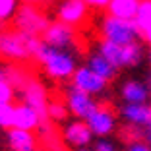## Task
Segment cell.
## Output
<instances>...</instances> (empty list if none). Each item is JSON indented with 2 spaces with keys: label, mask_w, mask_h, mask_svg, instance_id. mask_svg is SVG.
Wrapping results in <instances>:
<instances>
[{
  "label": "cell",
  "mask_w": 151,
  "mask_h": 151,
  "mask_svg": "<svg viewBox=\"0 0 151 151\" xmlns=\"http://www.w3.org/2000/svg\"><path fill=\"white\" fill-rule=\"evenodd\" d=\"M68 107L66 103L58 101V99H52V101L49 103V109H47V118L52 120V122H62V120L68 118Z\"/></svg>",
  "instance_id": "23"
},
{
  "label": "cell",
  "mask_w": 151,
  "mask_h": 151,
  "mask_svg": "<svg viewBox=\"0 0 151 151\" xmlns=\"http://www.w3.org/2000/svg\"><path fill=\"white\" fill-rule=\"evenodd\" d=\"M142 37H143V41H145L147 45H151V27L147 29V31H143V33H142Z\"/></svg>",
  "instance_id": "30"
},
{
  "label": "cell",
  "mask_w": 151,
  "mask_h": 151,
  "mask_svg": "<svg viewBox=\"0 0 151 151\" xmlns=\"http://www.w3.org/2000/svg\"><path fill=\"white\" fill-rule=\"evenodd\" d=\"M50 22L47 14L33 4H22L14 18V29L29 37H43L45 31L49 29Z\"/></svg>",
  "instance_id": "4"
},
{
  "label": "cell",
  "mask_w": 151,
  "mask_h": 151,
  "mask_svg": "<svg viewBox=\"0 0 151 151\" xmlns=\"http://www.w3.org/2000/svg\"><path fill=\"white\" fill-rule=\"evenodd\" d=\"M142 139L147 145H151V124L145 126V128H142Z\"/></svg>",
  "instance_id": "29"
},
{
  "label": "cell",
  "mask_w": 151,
  "mask_h": 151,
  "mask_svg": "<svg viewBox=\"0 0 151 151\" xmlns=\"http://www.w3.org/2000/svg\"><path fill=\"white\" fill-rule=\"evenodd\" d=\"M83 2L89 6V8H95V10H105V8H109V2H111V0H83Z\"/></svg>",
  "instance_id": "28"
},
{
  "label": "cell",
  "mask_w": 151,
  "mask_h": 151,
  "mask_svg": "<svg viewBox=\"0 0 151 151\" xmlns=\"http://www.w3.org/2000/svg\"><path fill=\"white\" fill-rule=\"evenodd\" d=\"M99 31L105 41H111L114 45H132L138 43V39L142 37V31L134 19H120L109 14L101 19Z\"/></svg>",
  "instance_id": "2"
},
{
  "label": "cell",
  "mask_w": 151,
  "mask_h": 151,
  "mask_svg": "<svg viewBox=\"0 0 151 151\" xmlns=\"http://www.w3.org/2000/svg\"><path fill=\"white\" fill-rule=\"evenodd\" d=\"M76 151H95V149L89 145V147H81V149H76Z\"/></svg>",
  "instance_id": "32"
},
{
  "label": "cell",
  "mask_w": 151,
  "mask_h": 151,
  "mask_svg": "<svg viewBox=\"0 0 151 151\" xmlns=\"http://www.w3.org/2000/svg\"><path fill=\"white\" fill-rule=\"evenodd\" d=\"M143 47L138 43H132V45H122V68H132V66H138L139 62L143 60Z\"/></svg>",
  "instance_id": "19"
},
{
  "label": "cell",
  "mask_w": 151,
  "mask_h": 151,
  "mask_svg": "<svg viewBox=\"0 0 151 151\" xmlns=\"http://www.w3.org/2000/svg\"><path fill=\"white\" fill-rule=\"evenodd\" d=\"M6 139H8V145L12 151H37V139L33 132L12 128L6 134Z\"/></svg>",
  "instance_id": "15"
},
{
  "label": "cell",
  "mask_w": 151,
  "mask_h": 151,
  "mask_svg": "<svg viewBox=\"0 0 151 151\" xmlns=\"http://www.w3.org/2000/svg\"><path fill=\"white\" fill-rule=\"evenodd\" d=\"M126 151H151V145H147L143 139H138V142H132L126 145Z\"/></svg>",
  "instance_id": "27"
},
{
  "label": "cell",
  "mask_w": 151,
  "mask_h": 151,
  "mask_svg": "<svg viewBox=\"0 0 151 151\" xmlns=\"http://www.w3.org/2000/svg\"><path fill=\"white\" fill-rule=\"evenodd\" d=\"M41 39L52 49L70 50L76 45V27H70L56 19V22H50L49 29L45 31V35Z\"/></svg>",
  "instance_id": "7"
},
{
  "label": "cell",
  "mask_w": 151,
  "mask_h": 151,
  "mask_svg": "<svg viewBox=\"0 0 151 151\" xmlns=\"http://www.w3.org/2000/svg\"><path fill=\"white\" fill-rule=\"evenodd\" d=\"M22 97H23V103L33 107L45 120H47V109H49V97H47V89L43 87V83L33 78L27 80V83L23 85L22 89Z\"/></svg>",
  "instance_id": "11"
},
{
  "label": "cell",
  "mask_w": 151,
  "mask_h": 151,
  "mask_svg": "<svg viewBox=\"0 0 151 151\" xmlns=\"http://www.w3.org/2000/svg\"><path fill=\"white\" fill-rule=\"evenodd\" d=\"M23 4H33V6H39L43 4V2H47V0H22Z\"/></svg>",
  "instance_id": "31"
},
{
  "label": "cell",
  "mask_w": 151,
  "mask_h": 151,
  "mask_svg": "<svg viewBox=\"0 0 151 151\" xmlns=\"http://www.w3.org/2000/svg\"><path fill=\"white\" fill-rule=\"evenodd\" d=\"M147 58H149V64H151V50H149V56H147Z\"/></svg>",
  "instance_id": "34"
},
{
  "label": "cell",
  "mask_w": 151,
  "mask_h": 151,
  "mask_svg": "<svg viewBox=\"0 0 151 151\" xmlns=\"http://www.w3.org/2000/svg\"><path fill=\"white\" fill-rule=\"evenodd\" d=\"M43 122H45V118L33 107L25 105L23 101L16 105V109H14V128L33 132V130L41 128Z\"/></svg>",
  "instance_id": "12"
},
{
  "label": "cell",
  "mask_w": 151,
  "mask_h": 151,
  "mask_svg": "<svg viewBox=\"0 0 151 151\" xmlns=\"http://www.w3.org/2000/svg\"><path fill=\"white\" fill-rule=\"evenodd\" d=\"M87 126L91 128L95 138H109L112 132L116 130V114L109 105H101L99 103V107L91 112L87 120Z\"/></svg>",
  "instance_id": "6"
},
{
  "label": "cell",
  "mask_w": 151,
  "mask_h": 151,
  "mask_svg": "<svg viewBox=\"0 0 151 151\" xmlns=\"http://www.w3.org/2000/svg\"><path fill=\"white\" fill-rule=\"evenodd\" d=\"M19 2L22 0H0V25H4L8 22H14L19 6H22Z\"/></svg>",
  "instance_id": "22"
},
{
  "label": "cell",
  "mask_w": 151,
  "mask_h": 151,
  "mask_svg": "<svg viewBox=\"0 0 151 151\" xmlns=\"http://www.w3.org/2000/svg\"><path fill=\"white\" fill-rule=\"evenodd\" d=\"M93 132L91 128L87 126L85 120H72L64 126V132H62V139L68 143V145L76 147V149H81V147H89L93 143Z\"/></svg>",
  "instance_id": "10"
},
{
  "label": "cell",
  "mask_w": 151,
  "mask_h": 151,
  "mask_svg": "<svg viewBox=\"0 0 151 151\" xmlns=\"http://www.w3.org/2000/svg\"><path fill=\"white\" fill-rule=\"evenodd\" d=\"M97 52L103 54L109 62H112L116 68H122V45H114L111 41L101 39L97 43Z\"/></svg>",
  "instance_id": "18"
},
{
  "label": "cell",
  "mask_w": 151,
  "mask_h": 151,
  "mask_svg": "<svg viewBox=\"0 0 151 151\" xmlns=\"http://www.w3.org/2000/svg\"><path fill=\"white\" fill-rule=\"evenodd\" d=\"M89 18V6L83 0H62L56 8V19L70 27H80Z\"/></svg>",
  "instance_id": "8"
},
{
  "label": "cell",
  "mask_w": 151,
  "mask_h": 151,
  "mask_svg": "<svg viewBox=\"0 0 151 151\" xmlns=\"http://www.w3.org/2000/svg\"><path fill=\"white\" fill-rule=\"evenodd\" d=\"M0 58L10 62H25L31 58V37L16 29H0Z\"/></svg>",
  "instance_id": "3"
},
{
  "label": "cell",
  "mask_w": 151,
  "mask_h": 151,
  "mask_svg": "<svg viewBox=\"0 0 151 151\" xmlns=\"http://www.w3.org/2000/svg\"><path fill=\"white\" fill-rule=\"evenodd\" d=\"M35 60L41 64L43 72L49 76L50 80L62 81V80H72V76L78 70V56L72 50H60L52 49L43 41Z\"/></svg>",
  "instance_id": "1"
},
{
  "label": "cell",
  "mask_w": 151,
  "mask_h": 151,
  "mask_svg": "<svg viewBox=\"0 0 151 151\" xmlns=\"http://www.w3.org/2000/svg\"><path fill=\"white\" fill-rule=\"evenodd\" d=\"M120 136H122V139L128 142V143L138 142V139H142V128H136V126H128L126 124V128L120 132Z\"/></svg>",
  "instance_id": "25"
},
{
  "label": "cell",
  "mask_w": 151,
  "mask_h": 151,
  "mask_svg": "<svg viewBox=\"0 0 151 151\" xmlns=\"http://www.w3.org/2000/svg\"><path fill=\"white\" fill-rule=\"evenodd\" d=\"M85 66L91 68V70H93L97 76H101L105 81H112V80H114V76H116V72H118V68H116L112 62H109L103 54H99L97 50L87 54Z\"/></svg>",
  "instance_id": "16"
},
{
  "label": "cell",
  "mask_w": 151,
  "mask_h": 151,
  "mask_svg": "<svg viewBox=\"0 0 151 151\" xmlns=\"http://www.w3.org/2000/svg\"><path fill=\"white\" fill-rule=\"evenodd\" d=\"M64 103H66L70 114H74L78 120H87L91 116V112L99 107V103L95 101L93 95L74 87L72 83L64 89Z\"/></svg>",
  "instance_id": "5"
},
{
  "label": "cell",
  "mask_w": 151,
  "mask_h": 151,
  "mask_svg": "<svg viewBox=\"0 0 151 151\" xmlns=\"http://www.w3.org/2000/svg\"><path fill=\"white\" fill-rule=\"evenodd\" d=\"M93 149H95V151H118V147H116V143L111 142V139L99 138L97 142L93 143Z\"/></svg>",
  "instance_id": "26"
},
{
  "label": "cell",
  "mask_w": 151,
  "mask_h": 151,
  "mask_svg": "<svg viewBox=\"0 0 151 151\" xmlns=\"http://www.w3.org/2000/svg\"><path fill=\"white\" fill-rule=\"evenodd\" d=\"M139 8V0H111L109 2V16H114L120 19H136V14Z\"/></svg>",
  "instance_id": "17"
},
{
  "label": "cell",
  "mask_w": 151,
  "mask_h": 151,
  "mask_svg": "<svg viewBox=\"0 0 151 151\" xmlns=\"http://www.w3.org/2000/svg\"><path fill=\"white\" fill-rule=\"evenodd\" d=\"M120 118L124 120L128 126H136V128H145L151 124V105H128L124 103L118 111Z\"/></svg>",
  "instance_id": "13"
},
{
  "label": "cell",
  "mask_w": 151,
  "mask_h": 151,
  "mask_svg": "<svg viewBox=\"0 0 151 151\" xmlns=\"http://www.w3.org/2000/svg\"><path fill=\"white\" fill-rule=\"evenodd\" d=\"M70 83L74 85V87L81 89V91H85V93L89 95H103L105 91H107L109 87V81H105L101 78V76H97L91 68L87 66H80L78 70H76V74L72 76Z\"/></svg>",
  "instance_id": "9"
},
{
  "label": "cell",
  "mask_w": 151,
  "mask_h": 151,
  "mask_svg": "<svg viewBox=\"0 0 151 151\" xmlns=\"http://www.w3.org/2000/svg\"><path fill=\"white\" fill-rule=\"evenodd\" d=\"M14 103H2L0 105V128L2 130H12L14 128Z\"/></svg>",
  "instance_id": "24"
},
{
  "label": "cell",
  "mask_w": 151,
  "mask_h": 151,
  "mask_svg": "<svg viewBox=\"0 0 151 151\" xmlns=\"http://www.w3.org/2000/svg\"><path fill=\"white\" fill-rule=\"evenodd\" d=\"M120 97L128 105H147L151 99V89L147 83L138 80H128L120 87Z\"/></svg>",
  "instance_id": "14"
},
{
  "label": "cell",
  "mask_w": 151,
  "mask_h": 151,
  "mask_svg": "<svg viewBox=\"0 0 151 151\" xmlns=\"http://www.w3.org/2000/svg\"><path fill=\"white\" fill-rule=\"evenodd\" d=\"M14 95H16V85L12 83V78H10V68L0 66V105L12 103Z\"/></svg>",
  "instance_id": "20"
},
{
  "label": "cell",
  "mask_w": 151,
  "mask_h": 151,
  "mask_svg": "<svg viewBox=\"0 0 151 151\" xmlns=\"http://www.w3.org/2000/svg\"><path fill=\"white\" fill-rule=\"evenodd\" d=\"M147 85H149V89H151V76H149V80H147Z\"/></svg>",
  "instance_id": "33"
},
{
  "label": "cell",
  "mask_w": 151,
  "mask_h": 151,
  "mask_svg": "<svg viewBox=\"0 0 151 151\" xmlns=\"http://www.w3.org/2000/svg\"><path fill=\"white\" fill-rule=\"evenodd\" d=\"M134 22H136V25L139 27L142 33L151 27V0H139V8Z\"/></svg>",
  "instance_id": "21"
}]
</instances>
